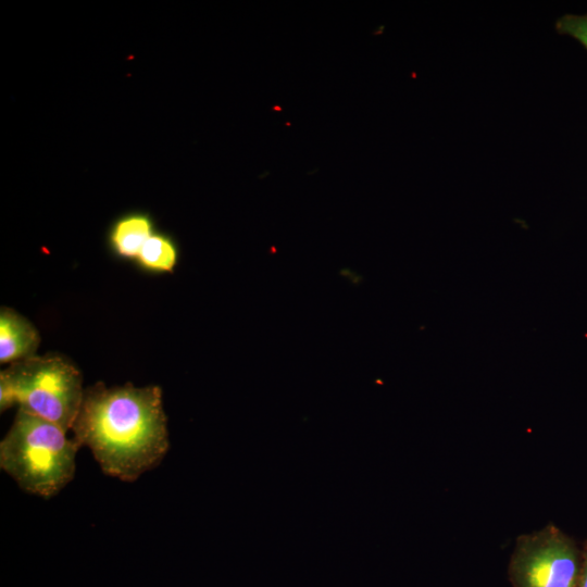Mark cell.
Returning a JSON list of instances; mask_svg holds the SVG:
<instances>
[{
    "label": "cell",
    "mask_w": 587,
    "mask_h": 587,
    "mask_svg": "<svg viewBox=\"0 0 587 587\" xmlns=\"http://www.w3.org/2000/svg\"><path fill=\"white\" fill-rule=\"evenodd\" d=\"M71 429L107 475L124 482L136 480L157 466L170 445L158 386L107 387L97 383L85 389Z\"/></svg>",
    "instance_id": "6da1fadb"
},
{
    "label": "cell",
    "mask_w": 587,
    "mask_h": 587,
    "mask_svg": "<svg viewBox=\"0 0 587 587\" xmlns=\"http://www.w3.org/2000/svg\"><path fill=\"white\" fill-rule=\"evenodd\" d=\"M59 425L17 410L0 444V466L25 491L43 498L57 495L75 474L80 447Z\"/></svg>",
    "instance_id": "7a4b0ae2"
},
{
    "label": "cell",
    "mask_w": 587,
    "mask_h": 587,
    "mask_svg": "<svg viewBox=\"0 0 587 587\" xmlns=\"http://www.w3.org/2000/svg\"><path fill=\"white\" fill-rule=\"evenodd\" d=\"M84 392L79 370L59 354H36L0 373L1 412L17 404L65 430L72 428Z\"/></svg>",
    "instance_id": "3957f363"
},
{
    "label": "cell",
    "mask_w": 587,
    "mask_h": 587,
    "mask_svg": "<svg viewBox=\"0 0 587 587\" xmlns=\"http://www.w3.org/2000/svg\"><path fill=\"white\" fill-rule=\"evenodd\" d=\"M582 553L553 524L517 537L509 563L512 587H578Z\"/></svg>",
    "instance_id": "277c9868"
},
{
    "label": "cell",
    "mask_w": 587,
    "mask_h": 587,
    "mask_svg": "<svg viewBox=\"0 0 587 587\" xmlns=\"http://www.w3.org/2000/svg\"><path fill=\"white\" fill-rule=\"evenodd\" d=\"M40 337L36 327L15 310L0 311V362L14 363L36 355Z\"/></svg>",
    "instance_id": "5b68a950"
},
{
    "label": "cell",
    "mask_w": 587,
    "mask_h": 587,
    "mask_svg": "<svg viewBox=\"0 0 587 587\" xmlns=\"http://www.w3.org/2000/svg\"><path fill=\"white\" fill-rule=\"evenodd\" d=\"M151 216L132 212L121 216L111 227L109 243L116 255L136 260L145 242L154 234Z\"/></svg>",
    "instance_id": "8992f818"
},
{
    "label": "cell",
    "mask_w": 587,
    "mask_h": 587,
    "mask_svg": "<svg viewBox=\"0 0 587 587\" xmlns=\"http://www.w3.org/2000/svg\"><path fill=\"white\" fill-rule=\"evenodd\" d=\"M178 260L174 240L162 233H154L139 251L136 261L145 270L154 273H171Z\"/></svg>",
    "instance_id": "52a82bcc"
},
{
    "label": "cell",
    "mask_w": 587,
    "mask_h": 587,
    "mask_svg": "<svg viewBox=\"0 0 587 587\" xmlns=\"http://www.w3.org/2000/svg\"><path fill=\"white\" fill-rule=\"evenodd\" d=\"M555 30L578 41L587 50V13L564 14L555 22Z\"/></svg>",
    "instance_id": "ba28073f"
},
{
    "label": "cell",
    "mask_w": 587,
    "mask_h": 587,
    "mask_svg": "<svg viewBox=\"0 0 587 587\" xmlns=\"http://www.w3.org/2000/svg\"><path fill=\"white\" fill-rule=\"evenodd\" d=\"M582 553V566L578 587H587V539L584 541Z\"/></svg>",
    "instance_id": "9c48e42d"
}]
</instances>
